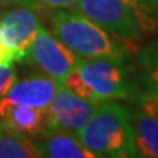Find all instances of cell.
I'll list each match as a JSON object with an SVG mask.
<instances>
[{
  "mask_svg": "<svg viewBox=\"0 0 158 158\" xmlns=\"http://www.w3.org/2000/svg\"><path fill=\"white\" fill-rule=\"evenodd\" d=\"M51 32L79 59L113 57L132 59V44L116 38L75 9H56L48 13Z\"/></svg>",
  "mask_w": 158,
  "mask_h": 158,
  "instance_id": "1",
  "label": "cell"
},
{
  "mask_svg": "<svg viewBox=\"0 0 158 158\" xmlns=\"http://www.w3.org/2000/svg\"><path fill=\"white\" fill-rule=\"evenodd\" d=\"M63 85L95 102L132 100L138 92L130 78V60L113 57L79 59Z\"/></svg>",
  "mask_w": 158,
  "mask_h": 158,
  "instance_id": "2",
  "label": "cell"
},
{
  "mask_svg": "<svg viewBox=\"0 0 158 158\" xmlns=\"http://www.w3.org/2000/svg\"><path fill=\"white\" fill-rule=\"evenodd\" d=\"M76 135L95 157H138L132 114L116 101L100 102Z\"/></svg>",
  "mask_w": 158,
  "mask_h": 158,
  "instance_id": "3",
  "label": "cell"
},
{
  "mask_svg": "<svg viewBox=\"0 0 158 158\" xmlns=\"http://www.w3.org/2000/svg\"><path fill=\"white\" fill-rule=\"evenodd\" d=\"M73 9L132 45L158 31V9L135 0H78Z\"/></svg>",
  "mask_w": 158,
  "mask_h": 158,
  "instance_id": "4",
  "label": "cell"
},
{
  "mask_svg": "<svg viewBox=\"0 0 158 158\" xmlns=\"http://www.w3.org/2000/svg\"><path fill=\"white\" fill-rule=\"evenodd\" d=\"M22 62L63 85L76 68L79 57L57 40L51 31L41 25Z\"/></svg>",
  "mask_w": 158,
  "mask_h": 158,
  "instance_id": "5",
  "label": "cell"
},
{
  "mask_svg": "<svg viewBox=\"0 0 158 158\" xmlns=\"http://www.w3.org/2000/svg\"><path fill=\"white\" fill-rule=\"evenodd\" d=\"M0 25L6 44L10 47L16 62H22L41 23L40 12L29 6L16 5L0 12Z\"/></svg>",
  "mask_w": 158,
  "mask_h": 158,
  "instance_id": "6",
  "label": "cell"
},
{
  "mask_svg": "<svg viewBox=\"0 0 158 158\" xmlns=\"http://www.w3.org/2000/svg\"><path fill=\"white\" fill-rule=\"evenodd\" d=\"M98 104L100 102L78 95L64 85H60L50 106L47 107L48 127L78 132L91 118Z\"/></svg>",
  "mask_w": 158,
  "mask_h": 158,
  "instance_id": "7",
  "label": "cell"
},
{
  "mask_svg": "<svg viewBox=\"0 0 158 158\" xmlns=\"http://www.w3.org/2000/svg\"><path fill=\"white\" fill-rule=\"evenodd\" d=\"M60 84L43 72H32L19 79L10 86L0 100V113L10 106H29L47 108L56 95Z\"/></svg>",
  "mask_w": 158,
  "mask_h": 158,
  "instance_id": "8",
  "label": "cell"
},
{
  "mask_svg": "<svg viewBox=\"0 0 158 158\" xmlns=\"http://www.w3.org/2000/svg\"><path fill=\"white\" fill-rule=\"evenodd\" d=\"M41 157L48 158H97L79 141L76 132L59 127H47L40 135Z\"/></svg>",
  "mask_w": 158,
  "mask_h": 158,
  "instance_id": "9",
  "label": "cell"
},
{
  "mask_svg": "<svg viewBox=\"0 0 158 158\" xmlns=\"http://www.w3.org/2000/svg\"><path fill=\"white\" fill-rule=\"evenodd\" d=\"M6 127L29 136H40L48 127V110L29 106H10L0 113Z\"/></svg>",
  "mask_w": 158,
  "mask_h": 158,
  "instance_id": "10",
  "label": "cell"
},
{
  "mask_svg": "<svg viewBox=\"0 0 158 158\" xmlns=\"http://www.w3.org/2000/svg\"><path fill=\"white\" fill-rule=\"evenodd\" d=\"M132 124L138 155L158 158V116L139 108L132 114Z\"/></svg>",
  "mask_w": 158,
  "mask_h": 158,
  "instance_id": "11",
  "label": "cell"
},
{
  "mask_svg": "<svg viewBox=\"0 0 158 158\" xmlns=\"http://www.w3.org/2000/svg\"><path fill=\"white\" fill-rule=\"evenodd\" d=\"M38 142L34 136L6 127L0 132V158H40Z\"/></svg>",
  "mask_w": 158,
  "mask_h": 158,
  "instance_id": "12",
  "label": "cell"
},
{
  "mask_svg": "<svg viewBox=\"0 0 158 158\" xmlns=\"http://www.w3.org/2000/svg\"><path fill=\"white\" fill-rule=\"evenodd\" d=\"M139 82L143 91L158 94V38L148 43L139 53Z\"/></svg>",
  "mask_w": 158,
  "mask_h": 158,
  "instance_id": "13",
  "label": "cell"
},
{
  "mask_svg": "<svg viewBox=\"0 0 158 158\" xmlns=\"http://www.w3.org/2000/svg\"><path fill=\"white\" fill-rule=\"evenodd\" d=\"M78 0H21L22 6H29L38 12H51L56 9H70Z\"/></svg>",
  "mask_w": 158,
  "mask_h": 158,
  "instance_id": "14",
  "label": "cell"
},
{
  "mask_svg": "<svg viewBox=\"0 0 158 158\" xmlns=\"http://www.w3.org/2000/svg\"><path fill=\"white\" fill-rule=\"evenodd\" d=\"M16 79L18 72L12 64H2L0 66V100L6 95V92L16 82Z\"/></svg>",
  "mask_w": 158,
  "mask_h": 158,
  "instance_id": "15",
  "label": "cell"
},
{
  "mask_svg": "<svg viewBox=\"0 0 158 158\" xmlns=\"http://www.w3.org/2000/svg\"><path fill=\"white\" fill-rule=\"evenodd\" d=\"M13 62H16L15 54L10 50V47L6 44L3 29H2V25H0V66L2 64H12Z\"/></svg>",
  "mask_w": 158,
  "mask_h": 158,
  "instance_id": "16",
  "label": "cell"
},
{
  "mask_svg": "<svg viewBox=\"0 0 158 158\" xmlns=\"http://www.w3.org/2000/svg\"><path fill=\"white\" fill-rule=\"evenodd\" d=\"M135 2L147 6V7H151V9H158V0H135Z\"/></svg>",
  "mask_w": 158,
  "mask_h": 158,
  "instance_id": "17",
  "label": "cell"
},
{
  "mask_svg": "<svg viewBox=\"0 0 158 158\" xmlns=\"http://www.w3.org/2000/svg\"><path fill=\"white\" fill-rule=\"evenodd\" d=\"M21 5V0H0V9L7 7V6H16Z\"/></svg>",
  "mask_w": 158,
  "mask_h": 158,
  "instance_id": "18",
  "label": "cell"
},
{
  "mask_svg": "<svg viewBox=\"0 0 158 158\" xmlns=\"http://www.w3.org/2000/svg\"><path fill=\"white\" fill-rule=\"evenodd\" d=\"M5 129H6V123H5V120L0 117V132H3Z\"/></svg>",
  "mask_w": 158,
  "mask_h": 158,
  "instance_id": "19",
  "label": "cell"
}]
</instances>
